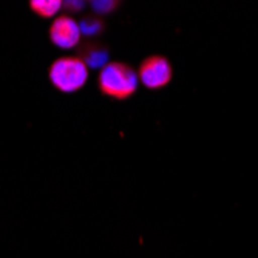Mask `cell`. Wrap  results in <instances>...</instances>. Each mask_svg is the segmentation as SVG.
<instances>
[{"label": "cell", "instance_id": "8992f818", "mask_svg": "<svg viewBox=\"0 0 258 258\" xmlns=\"http://www.w3.org/2000/svg\"><path fill=\"white\" fill-rule=\"evenodd\" d=\"M79 28H81V34L85 37V40H95L104 33L105 23H104L102 17H99L96 14H85L79 20Z\"/></svg>", "mask_w": 258, "mask_h": 258}, {"label": "cell", "instance_id": "5b68a950", "mask_svg": "<svg viewBox=\"0 0 258 258\" xmlns=\"http://www.w3.org/2000/svg\"><path fill=\"white\" fill-rule=\"evenodd\" d=\"M78 57L82 59V62L88 68H104L108 63L110 59V50L108 46L101 43L98 39L95 40H85L78 46Z\"/></svg>", "mask_w": 258, "mask_h": 258}, {"label": "cell", "instance_id": "6da1fadb", "mask_svg": "<svg viewBox=\"0 0 258 258\" xmlns=\"http://www.w3.org/2000/svg\"><path fill=\"white\" fill-rule=\"evenodd\" d=\"M138 72L124 62H108L98 76V87L102 96L125 101L138 90Z\"/></svg>", "mask_w": 258, "mask_h": 258}, {"label": "cell", "instance_id": "9c48e42d", "mask_svg": "<svg viewBox=\"0 0 258 258\" xmlns=\"http://www.w3.org/2000/svg\"><path fill=\"white\" fill-rule=\"evenodd\" d=\"M87 7V2H84V0H67V2H63V8L67 10L68 16H75L78 13H81L84 8Z\"/></svg>", "mask_w": 258, "mask_h": 258}, {"label": "cell", "instance_id": "ba28073f", "mask_svg": "<svg viewBox=\"0 0 258 258\" xmlns=\"http://www.w3.org/2000/svg\"><path fill=\"white\" fill-rule=\"evenodd\" d=\"M119 2H116V0H93L90 2V8L93 10V14L96 16H108L111 14L113 11H116L119 8Z\"/></svg>", "mask_w": 258, "mask_h": 258}, {"label": "cell", "instance_id": "3957f363", "mask_svg": "<svg viewBox=\"0 0 258 258\" xmlns=\"http://www.w3.org/2000/svg\"><path fill=\"white\" fill-rule=\"evenodd\" d=\"M139 82L149 90H161L167 87L173 78V68L167 57L153 54L146 57L138 68Z\"/></svg>", "mask_w": 258, "mask_h": 258}, {"label": "cell", "instance_id": "52a82bcc", "mask_svg": "<svg viewBox=\"0 0 258 258\" xmlns=\"http://www.w3.org/2000/svg\"><path fill=\"white\" fill-rule=\"evenodd\" d=\"M30 8L36 16L42 19H51L57 16L59 11L63 8V2H60V0H31Z\"/></svg>", "mask_w": 258, "mask_h": 258}, {"label": "cell", "instance_id": "277c9868", "mask_svg": "<svg viewBox=\"0 0 258 258\" xmlns=\"http://www.w3.org/2000/svg\"><path fill=\"white\" fill-rule=\"evenodd\" d=\"M81 28L79 22L68 14L57 16L48 30L51 43L59 50H73L81 45Z\"/></svg>", "mask_w": 258, "mask_h": 258}, {"label": "cell", "instance_id": "7a4b0ae2", "mask_svg": "<svg viewBox=\"0 0 258 258\" xmlns=\"http://www.w3.org/2000/svg\"><path fill=\"white\" fill-rule=\"evenodd\" d=\"M48 79L57 91L72 95L85 87L88 67L78 56H62L50 65Z\"/></svg>", "mask_w": 258, "mask_h": 258}]
</instances>
